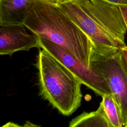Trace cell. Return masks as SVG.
Returning a JSON list of instances; mask_svg holds the SVG:
<instances>
[{"mask_svg": "<svg viewBox=\"0 0 127 127\" xmlns=\"http://www.w3.org/2000/svg\"><path fill=\"white\" fill-rule=\"evenodd\" d=\"M90 68L106 79L121 109L124 127H127V65L121 48H93Z\"/></svg>", "mask_w": 127, "mask_h": 127, "instance_id": "obj_3", "label": "cell"}, {"mask_svg": "<svg viewBox=\"0 0 127 127\" xmlns=\"http://www.w3.org/2000/svg\"><path fill=\"white\" fill-rule=\"evenodd\" d=\"M123 56L124 58L126 64L127 65V46H125L121 48Z\"/></svg>", "mask_w": 127, "mask_h": 127, "instance_id": "obj_13", "label": "cell"}, {"mask_svg": "<svg viewBox=\"0 0 127 127\" xmlns=\"http://www.w3.org/2000/svg\"><path fill=\"white\" fill-rule=\"evenodd\" d=\"M69 127H111L101 104L96 111L83 112L73 119L70 122Z\"/></svg>", "mask_w": 127, "mask_h": 127, "instance_id": "obj_9", "label": "cell"}, {"mask_svg": "<svg viewBox=\"0 0 127 127\" xmlns=\"http://www.w3.org/2000/svg\"><path fill=\"white\" fill-rule=\"evenodd\" d=\"M59 5L89 37L94 48H121L119 44L96 22L88 11L77 0H65Z\"/></svg>", "mask_w": 127, "mask_h": 127, "instance_id": "obj_5", "label": "cell"}, {"mask_svg": "<svg viewBox=\"0 0 127 127\" xmlns=\"http://www.w3.org/2000/svg\"><path fill=\"white\" fill-rule=\"evenodd\" d=\"M24 25L32 33L66 49L90 68L93 43L59 4L34 0L27 10Z\"/></svg>", "mask_w": 127, "mask_h": 127, "instance_id": "obj_1", "label": "cell"}, {"mask_svg": "<svg viewBox=\"0 0 127 127\" xmlns=\"http://www.w3.org/2000/svg\"><path fill=\"white\" fill-rule=\"evenodd\" d=\"M42 1H45L46 2H48L51 4H59L63 1H64L65 0H41Z\"/></svg>", "mask_w": 127, "mask_h": 127, "instance_id": "obj_14", "label": "cell"}, {"mask_svg": "<svg viewBox=\"0 0 127 127\" xmlns=\"http://www.w3.org/2000/svg\"><path fill=\"white\" fill-rule=\"evenodd\" d=\"M35 66L40 96L64 116L72 114L80 106L79 79L64 65L39 48Z\"/></svg>", "mask_w": 127, "mask_h": 127, "instance_id": "obj_2", "label": "cell"}, {"mask_svg": "<svg viewBox=\"0 0 127 127\" xmlns=\"http://www.w3.org/2000/svg\"><path fill=\"white\" fill-rule=\"evenodd\" d=\"M40 48H42L56 58L69 69L81 82L101 97L112 94L105 78L96 70L88 67L80 62L68 50L49 40L40 37Z\"/></svg>", "mask_w": 127, "mask_h": 127, "instance_id": "obj_4", "label": "cell"}, {"mask_svg": "<svg viewBox=\"0 0 127 127\" xmlns=\"http://www.w3.org/2000/svg\"><path fill=\"white\" fill-rule=\"evenodd\" d=\"M34 0H0V26L24 25L28 7Z\"/></svg>", "mask_w": 127, "mask_h": 127, "instance_id": "obj_8", "label": "cell"}, {"mask_svg": "<svg viewBox=\"0 0 127 127\" xmlns=\"http://www.w3.org/2000/svg\"><path fill=\"white\" fill-rule=\"evenodd\" d=\"M25 27L21 24L0 26V55L11 56L16 52L40 48V37L35 33H28Z\"/></svg>", "mask_w": 127, "mask_h": 127, "instance_id": "obj_7", "label": "cell"}, {"mask_svg": "<svg viewBox=\"0 0 127 127\" xmlns=\"http://www.w3.org/2000/svg\"><path fill=\"white\" fill-rule=\"evenodd\" d=\"M100 104L111 127H124L121 109L112 94L102 96Z\"/></svg>", "mask_w": 127, "mask_h": 127, "instance_id": "obj_10", "label": "cell"}, {"mask_svg": "<svg viewBox=\"0 0 127 127\" xmlns=\"http://www.w3.org/2000/svg\"><path fill=\"white\" fill-rule=\"evenodd\" d=\"M77 0L121 48L126 46L125 39L127 30L118 6L104 0Z\"/></svg>", "mask_w": 127, "mask_h": 127, "instance_id": "obj_6", "label": "cell"}, {"mask_svg": "<svg viewBox=\"0 0 127 127\" xmlns=\"http://www.w3.org/2000/svg\"><path fill=\"white\" fill-rule=\"evenodd\" d=\"M119 7L121 10L124 23L127 30V5L120 6Z\"/></svg>", "mask_w": 127, "mask_h": 127, "instance_id": "obj_11", "label": "cell"}, {"mask_svg": "<svg viewBox=\"0 0 127 127\" xmlns=\"http://www.w3.org/2000/svg\"><path fill=\"white\" fill-rule=\"evenodd\" d=\"M118 6L127 5V0H104Z\"/></svg>", "mask_w": 127, "mask_h": 127, "instance_id": "obj_12", "label": "cell"}]
</instances>
